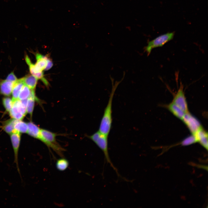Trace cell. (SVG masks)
Returning a JSON list of instances; mask_svg holds the SVG:
<instances>
[{"mask_svg":"<svg viewBox=\"0 0 208 208\" xmlns=\"http://www.w3.org/2000/svg\"><path fill=\"white\" fill-rule=\"evenodd\" d=\"M56 134L44 129H41L39 140L46 146L54 151L60 156H62L64 149L58 144L56 140Z\"/></svg>","mask_w":208,"mask_h":208,"instance_id":"obj_3","label":"cell"},{"mask_svg":"<svg viewBox=\"0 0 208 208\" xmlns=\"http://www.w3.org/2000/svg\"><path fill=\"white\" fill-rule=\"evenodd\" d=\"M196 139L197 142L207 149L208 133L202 127L194 135Z\"/></svg>","mask_w":208,"mask_h":208,"instance_id":"obj_12","label":"cell"},{"mask_svg":"<svg viewBox=\"0 0 208 208\" xmlns=\"http://www.w3.org/2000/svg\"><path fill=\"white\" fill-rule=\"evenodd\" d=\"M35 90H32L31 95L27 99L26 109L27 113L32 117L34 109L35 101L36 98Z\"/></svg>","mask_w":208,"mask_h":208,"instance_id":"obj_17","label":"cell"},{"mask_svg":"<svg viewBox=\"0 0 208 208\" xmlns=\"http://www.w3.org/2000/svg\"><path fill=\"white\" fill-rule=\"evenodd\" d=\"M12 99L8 97L3 98L2 99L3 104L7 112H9L13 104Z\"/></svg>","mask_w":208,"mask_h":208,"instance_id":"obj_22","label":"cell"},{"mask_svg":"<svg viewBox=\"0 0 208 208\" xmlns=\"http://www.w3.org/2000/svg\"><path fill=\"white\" fill-rule=\"evenodd\" d=\"M33 90L24 85L19 94L18 99L20 100L27 99L31 95Z\"/></svg>","mask_w":208,"mask_h":208,"instance_id":"obj_20","label":"cell"},{"mask_svg":"<svg viewBox=\"0 0 208 208\" xmlns=\"http://www.w3.org/2000/svg\"><path fill=\"white\" fill-rule=\"evenodd\" d=\"M27 124L28 130L27 133L30 136L39 140L41 129L32 122H30Z\"/></svg>","mask_w":208,"mask_h":208,"instance_id":"obj_14","label":"cell"},{"mask_svg":"<svg viewBox=\"0 0 208 208\" xmlns=\"http://www.w3.org/2000/svg\"><path fill=\"white\" fill-rule=\"evenodd\" d=\"M35 55L36 60V63L34 64L35 70L38 72H42L46 68L48 57L38 53H36Z\"/></svg>","mask_w":208,"mask_h":208,"instance_id":"obj_10","label":"cell"},{"mask_svg":"<svg viewBox=\"0 0 208 208\" xmlns=\"http://www.w3.org/2000/svg\"><path fill=\"white\" fill-rule=\"evenodd\" d=\"M10 135L14 153V162L16 164L18 173L20 174L18 164V156L21 139V133L14 130Z\"/></svg>","mask_w":208,"mask_h":208,"instance_id":"obj_6","label":"cell"},{"mask_svg":"<svg viewBox=\"0 0 208 208\" xmlns=\"http://www.w3.org/2000/svg\"><path fill=\"white\" fill-rule=\"evenodd\" d=\"M24 85L21 78L14 83L12 93L13 101L18 99L19 94Z\"/></svg>","mask_w":208,"mask_h":208,"instance_id":"obj_16","label":"cell"},{"mask_svg":"<svg viewBox=\"0 0 208 208\" xmlns=\"http://www.w3.org/2000/svg\"><path fill=\"white\" fill-rule=\"evenodd\" d=\"M14 83L6 80H2L0 82V93L5 96H9L12 93Z\"/></svg>","mask_w":208,"mask_h":208,"instance_id":"obj_11","label":"cell"},{"mask_svg":"<svg viewBox=\"0 0 208 208\" xmlns=\"http://www.w3.org/2000/svg\"><path fill=\"white\" fill-rule=\"evenodd\" d=\"M17 79L13 72H12L10 73L7 76L6 79V80L13 83H15Z\"/></svg>","mask_w":208,"mask_h":208,"instance_id":"obj_24","label":"cell"},{"mask_svg":"<svg viewBox=\"0 0 208 208\" xmlns=\"http://www.w3.org/2000/svg\"><path fill=\"white\" fill-rule=\"evenodd\" d=\"M174 35V32H170L159 36L154 39L149 41L146 47L145 51L148 55L152 50L155 48L162 47L165 44L172 40Z\"/></svg>","mask_w":208,"mask_h":208,"instance_id":"obj_4","label":"cell"},{"mask_svg":"<svg viewBox=\"0 0 208 208\" xmlns=\"http://www.w3.org/2000/svg\"><path fill=\"white\" fill-rule=\"evenodd\" d=\"M53 65V62L50 59L47 57V64L45 70H47L50 69Z\"/></svg>","mask_w":208,"mask_h":208,"instance_id":"obj_25","label":"cell"},{"mask_svg":"<svg viewBox=\"0 0 208 208\" xmlns=\"http://www.w3.org/2000/svg\"><path fill=\"white\" fill-rule=\"evenodd\" d=\"M167 108L173 115L182 120L185 113L178 106L172 102L167 106Z\"/></svg>","mask_w":208,"mask_h":208,"instance_id":"obj_13","label":"cell"},{"mask_svg":"<svg viewBox=\"0 0 208 208\" xmlns=\"http://www.w3.org/2000/svg\"><path fill=\"white\" fill-rule=\"evenodd\" d=\"M182 120L187 126L192 134L194 135L203 127L199 121L189 112L185 114Z\"/></svg>","mask_w":208,"mask_h":208,"instance_id":"obj_8","label":"cell"},{"mask_svg":"<svg viewBox=\"0 0 208 208\" xmlns=\"http://www.w3.org/2000/svg\"><path fill=\"white\" fill-rule=\"evenodd\" d=\"M16 120L12 118L5 121L3 124V129L7 133L10 134L14 130V126Z\"/></svg>","mask_w":208,"mask_h":208,"instance_id":"obj_18","label":"cell"},{"mask_svg":"<svg viewBox=\"0 0 208 208\" xmlns=\"http://www.w3.org/2000/svg\"><path fill=\"white\" fill-rule=\"evenodd\" d=\"M21 78L25 85L31 90H35L38 80L36 77L31 74H28Z\"/></svg>","mask_w":208,"mask_h":208,"instance_id":"obj_15","label":"cell"},{"mask_svg":"<svg viewBox=\"0 0 208 208\" xmlns=\"http://www.w3.org/2000/svg\"><path fill=\"white\" fill-rule=\"evenodd\" d=\"M108 136L103 134L99 131L92 135L88 136L89 138L102 151L107 162L109 164L118 175H119V174L117 169L112 164L109 156L108 148Z\"/></svg>","mask_w":208,"mask_h":208,"instance_id":"obj_2","label":"cell"},{"mask_svg":"<svg viewBox=\"0 0 208 208\" xmlns=\"http://www.w3.org/2000/svg\"><path fill=\"white\" fill-rule=\"evenodd\" d=\"M197 142L195 135L192 134L184 139L182 142L181 144L183 145H187Z\"/></svg>","mask_w":208,"mask_h":208,"instance_id":"obj_23","label":"cell"},{"mask_svg":"<svg viewBox=\"0 0 208 208\" xmlns=\"http://www.w3.org/2000/svg\"><path fill=\"white\" fill-rule=\"evenodd\" d=\"M68 161L67 159L64 158L58 159L56 163V168L60 171L65 170L68 168Z\"/></svg>","mask_w":208,"mask_h":208,"instance_id":"obj_21","label":"cell"},{"mask_svg":"<svg viewBox=\"0 0 208 208\" xmlns=\"http://www.w3.org/2000/svg\"><path fill=\"white\" fill-rule=\"evenodd\" d=\"M13 101L12 107L9 112L10 116L12 118L21 120L27 113V99L20 100L18 99Z\"/></svg>","mask_w":208,"mask_h":208,"instance_id":"obj_5","label":"cell"},{"mask_svg":"<svg viewBox=\"0 0 208 208\" xmlns=\"http://www.w3.org/2000/svg\"><path fill=\"white\" fill-rule=\"evenodd\" d=\"M120 81H116L114 83V79L110 77L112 87L110 96L106 106L105 109L102 117L99 131L106 135L108 136L112 127V103L113 99L116 89L119 84L123 80L125 77Z\"/></svg>","mask_w":208,"mask_h":208,"instance_id":"obj_1","label":"cell"},{"mask_svg":"<svg viewBox=\"0 0 208 208\" xmlns=\"http://www.w3.org/2000/svg\"><path fill=\"white\" fill-rule=\"evenodd\" d=\"M172 102L178 106L185 113L189 112L183 90V86L181 83H180V87L174 95Z\"/></svg>","mask_w":208,"mask_h":208,"instance_id":"obj_7","label":"cell"},{"mask_svg":"<svg viewBox=\"0 0 208 208\" xmlns=\"http://www.w3.org/2000/svg\"><path fill=\"white\" fill-rule=\"evenodd\" d=\"M25 58L26 62L29 66L31 74L37 79L40 80L45 86L47 87H48L49 83L44 77L43 72L42 71L37 73L35 70L34 64L32 62L29 56L27 55H26Z\"/></svg>","mask_w":208,"mask_h":208,"instance_id":"obj_9","label":"cell"},{"mask_svg":"<svg viewBox=\"0 0 208 208\" xmlns=\"http://www.w3.org/2000/svg\"><path fill=\"white\" fill-rule=\"evenodd\" d=\"M14 130L20 133H27V124L21 120H17L14 125Z\"/></svg>","mask_w":208,"mask_h":208,"instance_id":"obj_19","label":"cell"}]
</instances>
